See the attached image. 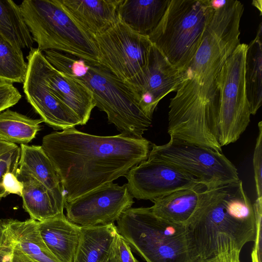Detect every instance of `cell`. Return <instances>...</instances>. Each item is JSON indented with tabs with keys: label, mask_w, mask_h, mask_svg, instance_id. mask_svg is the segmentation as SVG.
Instances as JSON below:
<instances>
[{
	"label": "cell",
	"mask_w": 262,
	"mask_h": 262,
	"mask_svg": "<svg viewBox=\"0 0 262 262\" xmlns=\"http://www.w3.org/2000/svg\"><path fill=\"white\" fill-rule=\"evenodd\" d=\"M40 62L45 79L52 92L76 114L81 125H85L95 107L91 91L81 81L55 68L42 52Z\"/></svg>",
	"instance_id": "cell-15"
},
{
	"label": "cell",
	"mask_w": 262,
	"mask_h": 262,
	"mask_svg": "<svg viewBox=\"0 0 262 262\" xmlns=\"http://www.w3.org/2000/svg\"><path fill=\"white\" fill-rule=\"evenodd\" d=\"M13 242L11 262H33Z\"/></svg>",
	"instance_id": "cell-36"
},
{
	"label": "cell",
	"mask_w": 262,
	"mask_h": 262,
	"mask_svg": "<svg viewBox=\"0 0 262 262\" xmlns=\"http://www.w3.org/2000/svg\"><path fill=\"white\" fill-rule=\"evenodd\" d=\"M0 225L33 262H60L43 242L38 221L31 219L24 221L5 219L0 220Z\"/></svg>",
	"instance_id": "cell-19"
},
{
	"label": "cell",
	"mask_w": 262,
	"mask_h": 262,
	"mask_svg": "<svg viewBox=\"0 0 262 262\" xmlns=\"http://www.w3.org/2000/svg\"><path fill=\"white\" fill-rule=\"evenodd\" d=\"M108 258H109V256H108V258H107V259H106L104 262H109V259H108Z\"/></svg>",
	"instance_id": "cell-40"
},
{
	"label": "cell",
	"mask_w": 262,
	"mask_h": 262,
	"mask_svg": "<svg viewBox=\"0 0 262 262\" xmlns=\"http://www.w3.org/2000/svg\"><path fill=\"white\" fill-rule=\"evenodd\" d=\"M198 258L241 251L254 242L256 220L242 181L201 191L198 207L186 225Z\"/></svg>",
	"instance_id": "cell-3"
},
{
	"label": "cell",
	"mask_w": 262,
	"mask_h": 262,
	"mask_svg": "<svg viewBox=\"0 0 262 262\" xmlns=\"http://www.w3.org/2000/svg\"><path fill=\"white\" fill-rule=\"evenodd\" d=\"M43 54L55 68L81 81L89 89L95 106L106 113L109 123L115 125L121 134L142 138L152 119L143 112L125 81L101 64H91L54 50H46Z\"/></svg>",
	"instance_id": "cell-4"
},
{
	"label": "cell",
	"mask_w": 262,
	"mask_h": 262,
	"mask_svg": "<svg viewBox=\"0 0 262 262\" xmlns=\"http://www.w3.org/2000/svg\"><path fill=\"white\" fill-rule=\"evenodd\" d=\"M248 45L239 43L224 62L218 78V141L221 147L236 141L250 122L245 78Z\"/></svg>",
	"instance_id": "cell-8"
},
{
	"label": "cell",
	"mask_w": 262,
	"mask_h": 262,
	"mask_svg": "<svg viewBox=\"0 0 262 262\" xmlns=\"http://www.w3.org/2000/svg\"><path fill=\"white\" fill-rule=\"evenodd\" d=\"M117 222L118 233L146 262H194L198 259L186 226L158 217L150 207H130Z\"/></svg>",
	"instance_id": "cell-5"
},
{
	"label": "cell",
	"mask_w": 262,
	"mask_h": 262,
	"mask_svg": "<svg viewBox=\"0 0 262 262\" xmlns=\"http://www.w3.org/2000/svg\"><path fill=\"white\" fill-rule=\"evenodd\" d=\"M252 5L257 8L260 11V15L261 14V1H253Z\"/></svg>",
	"instance_id": "cell-39"
},
{
	"label": "cell",
	"mask_w": 262,
	"mask_h": 262,
	"mask_svg": "<svg viewBox=\"0 0 262 262\" xmlns=\"http://www.w3.org/2000/svg\"><path fill=\"white\" fill-rule=\"evenodd\" d=\"M20 148L17 174L29 176L52 191L64 195L58 173L42 146L21 144Z\"/></svg>",
	"instance_id": "cell-20"
},
{
	"label": "cell",
	"mask_w": 262,
	"mask_h": 262,
	"mask_svg": "<svg viewBox=\"0 0 262 262\" xmlns=\"http://www.w3.org/2000/svg\"><path fill=\"white\" fill-rule=\"evenodd\" d=\"M92 37L100 64L124 81L145 65L152 46L148 35L136 32L120 19L103 33Z\"/></svg>",
	"instance_id": "cell-10"
},
{
	"label": "cell",
	"mask_w": 262,
	"mask_h": 262,
	"mask_svg": "<svg viewBox=\"0 0 262 262\" xmlns=\"http://www.w3.org/2000/svg\"><path fill=\"white\" fill-rule=\"evenodd\" d=\"M41 236L60 262H73L79 244L81 227L70 221L63 213L38 222Z\"/></svg>",
	"instance_id": "cell-17"
},
{
	"label": "cell",
	"mask_w": 262,
	"mask_h": 262,
	"mask_svg": "<svg viewBox=\"0 0 262 262\" xmlns=\"http://www.w3.org/2000/svg\"><path fill=\"white\" fill-rule=\"evenodd\" d=\"M183 76L184 73L152 44L145 65L125 82L135 94L143 112L152 119L159 102L169 93L177 91Z\"/></svg>",
	"instance_id": "cell-12"
},
{
	"label": "cell",
	"mask_w": 262,
	"mask_h": 262,
	"mask_svg": "<svg viewBox=\"0 0 262 262\" xmlns=\"http://www.w3.org/2000/svg\"><path fill=\"white\" fill-rule=\"evenodd\" d=\"M245 78L251 115H255L262 103V25L255 37L248 45Z\"/></svg>",
	"instance_id": "cell-24"
},
{
	"label": "cell",
	"mask_w": 262,
	"mask_h": 262,
	"mask_svg": "<svg viewBox=\"0 0 262 262\" xmlns=\"http://www.w3.org/2000/svg\"><path fill=\"white\" fill-rule=\"evenodd\" d=\"M27 69L21 49L0 33V81L24 83Z\"/></svg>",
	"instance_id": "cell-27"
},
{
	"label": "cell",
	"mask_w": 262,
	"mask_h": 262,
	"mask_svg": "<svg viewBox=\"0 0 262 262\" xmlns=\"http://www.w3.org/2000/svg\"><path fill=\"white\" fill-rule=\"evenodd\" d=\"M42 122L8 108L0 113V140L27 144L35 137Z\"/></svg>",
	"instance_id": "cell-25"
},
{
	"label": "cell",
	"mask_w": 262,
	"mask_h": 262,
	"mask_svg": "<svg viewBox=\"0 0 262 262\" xmlns=\"http://www.w3.org/2000/svg\"><path fill=\"white\" fill-rule=\"evenodd\" d=\"M42 52L31 48L27 56L28 69L23 90L28 101L42 121L57 130L81 125L76 114L52 92L47 83L40 62Z\"/></svg>",
	"instance_id": "cell-14"
},
{
	"label": "cell",
	"mask_w": 262,
	"mask_h": 262,
	"mask_svg": "<svg viewBox=\"0 0 262 262\" xmlns=\"http://www.w3.org/2000/svg\"><path fill=\"white\" fill-rule=\"evenodd\" d=\"M256 220V237L253 250L258 262H261L262 198H257L253 204Z\"/></svg>",
	"instance_id": "cell-31"
},
{
	"label": "cell",
	"mask_w": 262,
	"mask_h": 262,
	"mask_svg": "<svg viewBox=\"0 0 262 262\" xmlns=\"http://www.w3.org/2000/svg\"><path fill=\"white\" fill-rule=\"evenodd\" d=\"M258 134L256 138L253 157L256 191L257 198H262V122L258 123Z\"/></svg>",
	"instance_id": "cell-29"
},
{
	"label": "cell",
	"mask_w": 262,
	"mask_h": 262,
	"mask_svg": "<svg viewBox=\"0 0 262 262\" xmlns=\"http://www.w3.org/2000/svg\"><path fill=\"white\" fill-rule=\"evenodd\" d=\"M122 0H60L78 24L91 36L100 34L119 19Z\"/></svg>",
	"instance_id": "cell-16"
},
{
	"label": "cell",
	"mask_w": 262,
	"mask_h": 262,
	"mask_svg": "<svg viewBox=\"0 0 262 262\" xmlns=\"http://www.w3.org/2000/svg\"><path fill=\"white\" fill-rule=\"evenodd\" d=\"M239 252L231 251L205 258H198L194 262H240Z\"/></svg>",
	"instance_id": "cell-35"
},
{
	"label": "cell",
	"mask_w": 262,
	"mask_h": 262,
	"mask_svg": "<svg viewBox=\"0 0 262 262\" xmlns=\"http://www.w3.org/2000/svg\"><path fill=\"white\" fill-rule=\"evenodd\" d=\"M133 198L154 200L181 189L203 186L193 176L167 163L148 160L134 166L125 176Z\"/></svg>",
	"instance_id": "cell-13"
},
{
	"label": "cell",
	"mask_w": 262,
	"mask_h": 262,
	"mask_svg": "<svg viewBox=\"0 0 262 262\" xmlns=\"http://www.w3.org/2000/svg\"><path fill=\"white\" fill-rule=\"evenodd\" d=\"M214 11L210 0H169L159 23L148 34L149 39L172 66L184 73Z\"/></svg>",
	"instance_id": "cell-7"
},
{
	"label": "cell",
	"mask_w": 262,
	"mask_h": 262,
	"mask_svg": "<svg viewBox=\"0 0 262 262\" xmlns=\"http://www.w3.org/2000/svg\"><path fill=\"white\" fill-rule=\"evenodd\" d=\"M20 155L18 145L0 140V200L9 194L4 186V178L9 172L17 175Z\"/></svg>",
	"instance_id": "cell-28"
},
{
	"label": "cell",
	"mask_w": 262,
	"mask_h": 262,
	"mask_svg": "<svg viewBox=\"0 0 262 262\" xmlns=\"http://www.w3.org/2000/svg\"><path fill=\"white\" fill-rule=\"evenodd\" d=\"M0 33L20 49L31 48L34 43L19 5L11 0H0Z\"/></svg>",
	"instance_id": "cell-26"
},
{
	"label": "cell",
	"mask_w": 262,
	"mask_h": 262,
	"mask_svg": "<svg viewBox=\"0 0 262 262\" xmlns=\"http://www.w3.org/2000/svg\"><path fill=\"white\" fill-rule=\"evenodd\" d=\"M108 259L109 262H121L118 255L116 242V236L112 245Z\"/></svg>",
	"instance_id": "cell-37"
},
{
	"label": "cell",
	"mask_w": 262,
	"mask_h": 262,
	"mask_svg": "<svg viewBox=\"0 0 262 262\" xmlns=\"http://www.w3.org/2000/svg\"><path fill=\"white\" fill-rule=\"evenodd\" d=\"M21 98L13 84L0 81V112L15 105Z\"/></svg>",
	"instance_id": "cell-30"
},
{
	"label": "cell",
	"mask_w": 262,
	"mask_h": 262,
	"mask_svg": "<svg viewBox=\"0 0 262 262\" xmlns=\"http://www.w3.org/2000/svg\"><path fill=\"white\" fill-rule=\"evenodd\" d=\"M81 227L79 244L73 262H104L109 256L117 233L114 224Z\"/></svg>",
	"instance_id": "cell-23"
},
{
	"label": "cell",
	"mask_w": 262,
	"mask_h": 262,
	"mask_svg": "<svg viewBox=\"0 0 262 262\" xmlns=\"http://www.w3.org/2000/svg\"><path fill=\"white\" fill-rule=\"evenodd\" d=\"M227 0H210L211 5L215 10L224 6Z\"/></svg>",
	"instance_id": "cell-38"
},
{
	"label": "cell",
	"mask_w": 262,
	"mask_h": 262,
	"mask_svg": "<svg viewBox=\"0 0 262 262\" xmlns=\"http://www.w3.org/2000/svg\"><path fill=\"white\" fill-rule=\"evenodd\" d=\"M243 4L227 0L215 10L176 94L170 99L167 133L170 138L222 152L218 141V78L227 58L240 43Z\"/></svg>",
	"instance_id": "cell-1"
},
{
	"label": "cell",
	"mask_w": 262,
	"mask_h": 262,
	"mask_svg": "<svg viewBox=\"0 0 262 262\" xmlns=\"http://www.w3.org/2000/svg\"><path fill=\"white\" fill-rule=\"evenodd\" d=\"M116 242L121 262H138L132 253L130 247L118 232L116 235Z\"/></svg>",
	"instance_id": "cell-33"
},
{
	"label": "cell",
	"mask_w": 262,
	"mask_h": 262,
	"mask_svg": "<svg viewBox=\"0 0 262 262\" xmlns=\"http://www.w3.org/2000/svg\"><path fill=\"white\" fill-rule=\"evenodd\" d=\"M147 159L171 164L208 189L240 180L237 168L222 152L171 138L165 144H152Z\"/></svg>",
	"instance_id": "cell-9"
},
{
	"label": "cell",
	"mask_w": 262,
	"mask_h": 262,
	"mask_svg": "<svg viewBox=\"0 0 262 262\" xmlns=\"http://www.w3.org/2000/svg\"><path fill=\"white\" fill-rule=\"evenodd\" d=\"M168 1L122 0L118 7V16L133 31L148 35L162 18Z\"/></svg>",
	"instance_id": "cell-21"
},
{
	"label": "cell",
	"mask_w": 262,
	"mask_h": 262,
	"mask_svg": "<svg viewBox=\"0 0 262 262\" xmlns=\"http://www.w3.org/2000/svg\"><path fill=\"white\" fill-rule=\"evenodd\" d=\"M4 186L9 194H14L21 196L23 184L18 179L17 175L12 172L8 173L4 178Z\"/></svg>",
	"instance_id": "cell-34"
},
{
	"label": "cell",
	"mask_w": 262,
	"mask_h": 262,
	"mask_svg": "<svg viewBox=\"0 0 262 262\" xmlns=\"http://www.w3.org/2000/svg\"><path fill=\"white\" fill-rule=\"evenodd\" d=\"M126 184H106L67 202V217L81 227L114 224L134 204Z\"/></svg>",
	"instance_id": "cell-11"
},
{
	"label": "cell",
	"mask_w": 262,
	"mask_h": 262,
	"mask_svg": "<svg viewBox=\"0 0 262 262\" xmlns=\"http://www.w3.org/2000/svg\"><path fill=\"white\" fill-rule=\"evenodd\" d=\"M41 146L58 173L66 203L125 177L147 159L151 147L143 137L96 136L75 127L45 136Z\"/></svg>",
	"instance_id": "cell-2"
},
{
	"label": "cell",
	"mask_w": 262,
	"mask_h": 262,
	"mask_svg": "<svg viewBox=\"0 0 262 262\" xmlns=\"http://www.w3.org/2000/svg\"><path fill=\"white\" fill-rule=\"evenodd\" d=\"M19 8L41 52L57 51L91 64H100L92 36L72 17L60 0H25Z\"/></svg>",
	"instance_id": "cell-6"
},
{
	"label": "cell",
	"mask_w": 262,
	"mask_h": 262,
	"mask_svg": "<svg viewBox=\"0 0 262 262\" xmlns=\"http://www.w3.org/2000/svg\"><path fill=\"white\" fill-rule=\"evenodd\" d=\"M17 178L23 184V206L30 219L42 222L63 213L64 195L52 191L29 176L17 174Z\"/></svg>",
	"instance_id": "cell-18"
},
{
	"label": "cell",
	"mask_w": 262,
	"mask_h": 262,
	"mask_svg": "<svg viewBox=\"0 0 262 262\" xmlns=\"http://www.w3.org/2000/svg\"><path fill=\"white\" fill-rule=\"evenodd\" d=\"M201 187L181 189L158 198L152 201L150 208L158 217L186 225L198 207Z\"/></svg>",
	"instance_id": "cell-22"
},
{
	"label": "cell",
	"mask_w": 262,
	"mask_h": 262,
	"mask_svg": "<svg viewBox=\"0 0 262 262\" xmlns=\"http://www.w3.org/2000/svg\"><path fill=\"white\" fill-rule=\"evenodd\" d=\"M13 247L12 238L0 225V262H11Z\"/></svg>",
	"instance_id": "cell-32"
}]
</instances>
